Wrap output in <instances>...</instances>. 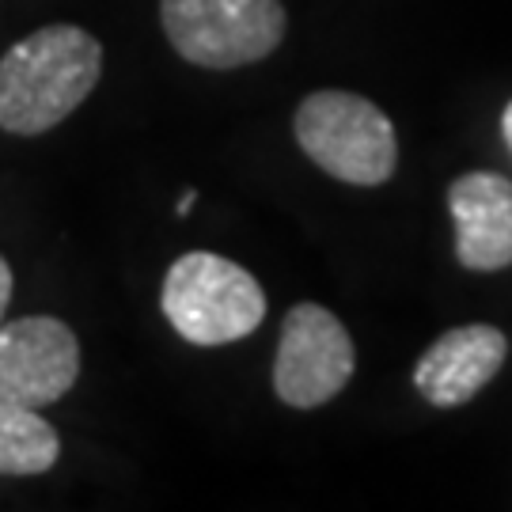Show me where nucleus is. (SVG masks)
<instances>
[{"label": "nucleus", "mask_w": 512, "mask_h": 512, "mask_svg": "<svg viewBox=\"0 0 512 512\" xmlns=\"http://www.w3.org/2000/svg\"><path fill=\"white\" fill-rule=\"evenodd\" d=\"M296 145L315 167L349 186H380L395 175L399 137L384 110L353 92H311L296 110Z\"/></svg>", "instance_id": "obj_3"}, {"label": "nucleus", "mask_w": 512, "mask_h": 512, "mask_svg": "<svg viewBox=\"0 0 512 512\" xmlns=\"http://www.w3.org/2000/svg\"><path fill=\"white\" fill-rule=\"evenodd\" d=\"M171 50L202 69H239L270 57L285 38L281 0H160Z\"/></svg>", "instance_id": "obj_4"}, {"label": "nucleus", "mask_w": 512, "mask_h": 512, "mask_svg": "<svg viewBox=\"0 0 512 512\" xmlns=\"http://www.w3.org/2000/svg\"><path fill=\"white\" fill-rule=\"evenodd\" d=\"M80 342L54 315H23L0 323V403L50 406L73 391Z\"/></svg>", "instance_id": "obj_6"}, {"label": "nucleus", "mask_w": 512, "mask_h": 512, "mask_svg": "<svg viewBox=\"0 0 512 512\" xmlns=\"http://www.w3.org/2000/svg\"><path fill=\"white\" fill-rule=\"evenodd\" d=\"M357 349L342 319L323 304H293L274 357V391L285 406L315 410L353 380Z\"/></svg>", "instance_id": "obj_5"}, {"label": "nucleus", "mask_w": 512, "mask_h": 512, "mask_svg": "<svg viewBox=\"0 0 512 512\" xmlns=\"http://www.w3.org/2000/svg\"><path fill=\"white\" fill-rule=\"evenodd\" d=\"M456 258L475 274L512 266V183L497 171H471L448 186Z\"/></svg>", "instance_id": "obj_8"}, {"label": "nucleus", "mask_w": 512, "mask_h": 512, "mask_svg": "<svg viewBox=\"0 0 512 512\" xmlns=\"http://www.w3.org/2000/svg\"><path fill=\"white\" fill-rule=\"evenodd\" d=\"M61 456V437L31 406L0 403V475H46Z\"/></svg>", "instance_id": "obj_9"}, {"label": "nucleus", "mask_w": 512, "mask_h": 512, "mask_svg": "<svg viewBox=\"0 0 512 512\" xmlns=\"http://www.w3.org/2000/svg\"><path fill=\"white\" fill-rule=\"evenodd\" d=\"M103 76V46L92 31L50 23L0 57V129L38 137L61 126Z\"/></svg>", "instance_id": "obj_1"}, {"label": "nucleus", "mask_w": 512, "mask_h": 512, "mask_svg": "<svg viewBox=\"0 0 512 512\" xmlns=\"http://www.w3.org/2000/svg\"><path fill=\"white\" fill-rule=\"evenodd\" d=\"M505 357H509L505 330L490 327V323L452 327L421 353V361L414 365V387L421 391L425 403L452 410V406L471 403L501 372Z\"/></svg>", "instance_id": "obj_7"}, {"label": "nucleus", "mask_w": 512, "mask_h": 512, "mask_svg": "<svg viewBox=\"0 0 512 512\" xmlns=\"http://www.w3.org/2000/svg\"><path fill=\"white\" fill-rule=\"evenodd\" d=\"M12 266L4 262V255H0V323H4V315H8V304H12Z\"/></svg>", "instance_id": "obj_10"}, {"label": "nucleus", "mask_w": 512, "mask_h": 512, "mask_svg": "<svg viewBox=\"0 0 512 512\" xmlns=\"http://www.w3.org/2000/svg\"><path fill=\"white\" fill-rule=\"evenodd\" d=\"M171 330L190 346H232L266 319V293L251 270L213 251H186L171 262L160 289Z\"/></svg>", "instance_id": "obj_2"}, {"label": "nucleus", "mask_w": 512, "mask_h": 512, "mask_svg": "<svg viewBox=\"0 0 512 512\" xmlns=\"http://www.w3.org/2000/svg\"><path fill=\"white\" fill-rule=\"evenodd\" d=\"M501 129H505V141H509V148H512V103L505 107V118H501Z\"/></svg>", "instance_id": "obj_12"}, {"label": "nucleus", "mask_w": 512, "mask_h": 512, "mask_svg": "<svg viewBox=\"0 0 512 512\" xmlns=\"http://www.w3.org/2000/svg\"><path fill=\"white\" fill-rule=\"evenodd\" d=\"M194 202H198V190H186L183 198H179V205H175V209H179V217H186V213L194 209Z\"/></svg>", "instance_id": "obj_11"}]
</instances>
